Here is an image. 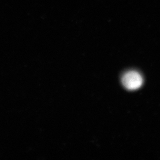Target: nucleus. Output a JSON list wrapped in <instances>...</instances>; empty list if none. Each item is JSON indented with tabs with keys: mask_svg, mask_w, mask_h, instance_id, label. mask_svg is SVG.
<instances>
[{
	"mask_svg": "<svg viewBox=\"0 0 160 160\" xmlns=\"http://www.w3.org/2000/svg\"><path fill=\"white\" fill-rule=\"evenodd\" d=\"M122 83L128 90H134L142 86L143 79L139 72L135 71H130L125 72L123 75Z\"/></svg>",
	"mask_w": 160,
	"mask_h": 160,
	"instance_id": "f257e3e1",
	"label": "nucleus"
}]
</instances>
